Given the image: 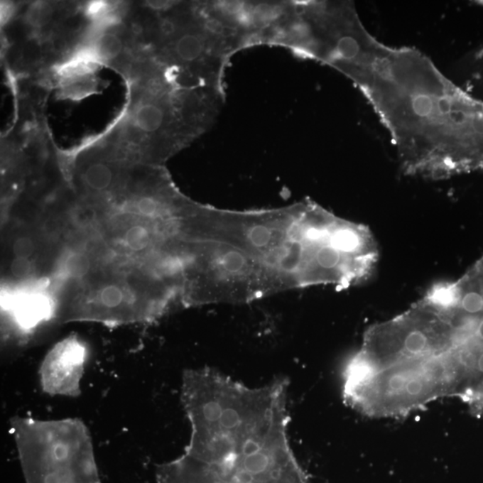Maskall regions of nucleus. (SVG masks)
Listing matches in <instances>:
<instances>
[{
    "instance_id": "obj_4",
    "label": "nucleus",
    "mask_w": 483,
    "mask_h": 483,
    "mask_svg": "<svg viewBox=\"0 0 483 483\" xmlns=\"http://www.w3.org/2000/svg\"><path fill=\"white\" fill-rule=\"evenodd\" d=\"M281 292L266 268L225 241L205 238L196 254L188 306L244 303Z\"/></svg>"
},
{
    "instance_id": "obj_3",
    "label": "nucleus",
    "mask_w": 483,
    "mask_h": 483,
    "mask_svg": "<svg viewBox=\"0 0 483 483\" xmlns=\"http://www.w3.org/2000/svg\"><path fill=\"white\" fill-rule=\"evenodd\" d=\"M348 406L371 417L408 415L444 396L457 395L450 353L365 367L351 359L343 374Z\"/></svg>"
},
{
    "instance_id": "obj_7",
    "label": "nucleus",
    "mask_w": 483,
    "mask_h": 483,
    "mask_svg": "<svg viewBox=\"0 0 483 483\" xmlns=\"http://www.w3.org/2000/svg\"><path fill=\"white\" fill-rule=\"evenodd\" d=\"M54 9L48 3H37L31 6L26 15V23L34 29L47 28L53 23Z\"/></svg>"
},
{
    "instance_id": "obj_2",
    "label": "nucleus",
    "mask_w": 483,
    "mask_h": 483,
    "mask_svg": "<svg viewBox=\"0 0 483 483\" xmlns=\"http://www.w3.org/2000/svg\"><path fill=\"white\" fill-rule=\"evenodd\" d=\"M326 64L349 77L370 102L407 173L444 178L483 143V106L416 48L376 39L360 17L338 31Z\"/></svg>"
},
{
    "instance_id": "obj_1",
    "label": "nucleus",
    "mask_w": 483,
    "mask_h": 483,
    "mask_svg": "<svg viewBox=\"0 0 483 483\" xmlns=\"http://www.w3.org/2000/svg\"><path fill=\"white\" fill-rule=\"evenodd\" d=\"M197 206L165 169L122 177L103 195L68 193L48 216L61 299L107 316L155 317L185 306Z\"/></svg>"
},
{
    "instance_id": "obj_5",
    "label": "nucleus",
    "mask_w": 483,
    "mask_h": 483,
    "mask_svg": "<svg viewBox=\"0 0 483 483\" xmlns=\"http://www.w3.org/2000/svg\"><path fill=\"white\" fill-rule=\"evenodd\" d=\"M2 305L23 329H32L48 319L56 305L53 296L41 286L2 289Z\"/></svg>"
},
{
    "instance_id": "obj_9",
    "label": "nucleus",
    "mask_w": 483,
    "mask_h": 483,
    "mask_svg": "<svg viewBox=\"0 0 483 483\" xmlns=\"http://www.w3.org/2000/svg\"><path fill=\"white\" fill-rule=\"evenodd\" d=\"M474 337L479 343L483 344V318L478 320L477 325H476L474 330Z\"/></svg>"
},
{
    "instance_id": "obj_8",
    "label": "nucleus",
    "mask_w": 483,
    "mask_h": 483,
    "mask_svg": "<svg viewBox=\"0 0 483 483\" xmlns=\"http://www.w3.org/2000/svg\"><path fill=\"white\" fill-rule=\"evenodd\" d=\"M454 309L465 315L475 317L483 312V295L477 291H469L464 295L460 294L457 305Z\"/></svg>"
},
{
    "instance_id": "obj_10",
    "label": "nucleus",
    "mask_w": 483,
    "mask_h": 483,
    "mask_svg": "<svg viewBox=\"0 0 483 483\" xmlns=\"http://www.w3.org/2000/svg\"><path fill=\"white\" fill-rule=\"evenodd\" d=\"M167 5L168 4L164 5V3H162V5H158L157 3H154L153 9L161 10H161L165 8V6H167ZM158 22H160V16H158ZM158 34L157 44H158ZM157 46H158V45H156V48H157Z\"/></svg>"
},
{
    "instance_id": "obj_6",
    "label": "nucleus",
    "mask_w": 483,
    "mask_h": 483,
    "mask_svg": "<svg viewBox=\"0 0 483 483\" xmlns=\"http://www.w3.org/2000/svg\"><path fill=\"white\" fill-rule=\"evenodd\" d=\"M60 85L65 96L67 98L78 99L94 92L98 86V82L94 77V74H89L60 78Z\"/></svg>"
}]
</instances>
